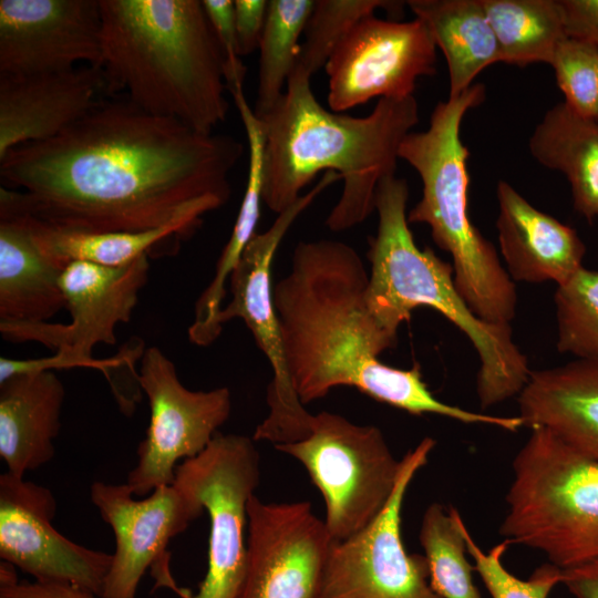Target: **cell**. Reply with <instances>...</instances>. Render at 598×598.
Returning <instances> with one entry per match:
<instances>
[{
	"mask_svg": "<svg viewBox=\"0 0 598 598\" xmlns=\"http://www.w3.org/2000/svg\"><path fill=\"white\" fill-rule=\"evenodd\" d=\"M550 65L565 102L579 115L598 121V47L567 37Z\"/></svg>",
	"mask_w": 598,
	"mask_h": 598,
	"instance_id": "34",
	"label": "cell"
},
{
	"mask_svg": "<svg viewBox=\"0 0 598 598\" xmlns=\"http://www.w3.org/2000/svg\"><path fill=\"white\" fill-rule=\"evenodd\" d=\"M561 584L574 598H598V560L563 569Z\"/></svg>",
	"mask_w": 598,
	"mask_h": 598,
	"instance_id": "39",
	"label": "cell"
},
{
	"mask_svg": "<svg viewBox=\"0 0 598 598\" xmlns=\"http://www.w3.org/2000/svg\"><path fill=\"white\" fill-rule=\"evenodd\" d=\"M64 399V385L53 371L0 382V456L8 473L24 477L53 458Z\"/></svg>",
	"mask_w": 598,
	"mask_h": 598,
	"instance_id": "22",
	"label": "cell"
},
{
	"mask_svg": "<svg viewBox=\"0 0 598 598\" xmlns=\"http://www.w3.org/2000/svg\"><path fill=\"white\" fill-rule=\"evenodd\" d=\"M461 529L466 543L467 555L473 560V569L480 575L492 598H548L553 588L561 584L563 569L548 563L537 567L528 579L523 580L511 574L502 558L511 545L503 540L484 551L461 519Z\"/></svg>",
	"mask_w": 598,
	"mask_h": 598,
	"instance_id": "33",
	"label": "cell"
},
{
	"mask_svg": "<svg viewBox=\"0 0 598 598\" xmlns=\"http://www.w3.org/2000/svg\"><path fill=\"white\" fill-rule=\"evenodd\" d=\"M406 1L390 0H316L300 44L298 64L312 76L324 68L347 34L364 18L378 10L401 18Z\"/></svg>",
	"mask_w": 598,
	"mask_h": 598,
	"instance_id": "31",
	"label": "cell"
},
{
	"mask_svg": "<svg viewBox=\"0 0 598 598\" xmlns=\"http://www.w3.org/2000/svg\"><path fill=\"white\" fill-rule=\"evenodd\" d=\"M315 0H270L259 43L258 90L254 112L267 115L282 96L298 63L299 40Z\"/></svg>",
	"mask_w": 598,
	"mask_h": 598,
	"instance_id": "29",
	"label": "cell"
},
{
	"mask_svg": "<svg viewBox=\"0 0 598 598\" xmlns=\"http://www.w3.org/2000/svg\"><path fill=\"white\" fill-rule=\"evenodd\" d=\"M557 349L598 362V270L580 268L554 295Z\"/></svg>",
	"mask_w": 598,
	"mask_h": 598,
	"instance_id": "32",
	"label": "cell"
},
{
	"mask_svg": "<svg viewBox=\"0 0 598 598\" xmlns=\"http://www.w3.org/2000/svg\"><path fill=\"white\" fill-rule=\"evenodd\" d=\"M332 174H324L317 185L301 195L261 234H256L244 249L229 277L231 298L220 310L218 320L239 318L251 331L257 346L272 370L267 389L268 415L254 432L255 441L277 444L293 443L309 435L315 414L301 403L292 385L276 315L271 286V266L286 233L307 207L331 184Z\"/></svg>",
	"mask_w": 598,
	"mask_h": 598,
	"instance_id": "10",
	"label": "cell"
},
{
	"mask_svg": "<svg viewBox=\"0 0 598 598\" xmlns=\"http://www.w3.org/2000/svg\"><path fill=\"white\" fill-rule=\"evenodd\" d=\"M513 461L499 534L539 550L560 569L598 560V461L544 427Z\"/></svg>",
	"mask_w": 598,
	"mask_h": 598,
	"instance_id": "7",
	"label": "cell"
},
{
	"mask_svg": "<svg viewBox=\"0 0 598 598\" xmlns=\"http://www.w3.org/2000/svg\"><path fill=\"white\" fill-rule=\"evenodd\" d=\"M566 34L598 47V0H560Z\"/></svg>",
	"mask_w": 598,
	"mask_h": 598,
	"instance_id": "38",
	"label": "cell"
},
{
	"mask_svg": "<svg viewBox=\"0 0 598 598\" xmlns=\"http://www.w3.org/2000/svg\"><path fill=\"white\" fill-rule=\"evenodd\" d=\"M328 105L343 112L373 97L412 96L421 76L436 72V45L424 22L361 20L326 64Z\"/></svg>",
	"mask_w": 598,
	"mask_h": 598,
	"instance_id": "14",
	"label": "cell"
},
{
	"mask_svg": "<svg viewBox=\"0 0 598 598\" xmlns=\"http://www.w3.org/2000/svg\"><path fill=\"white\" fill-rule=\"evenodd\" d=\"M298 63L285 92L261 120L265 128L262 203L280 214L320 172L341 176L343 188L327 217L332 231L361 224L374 210L379 182L395 174L399 148L419 122L415 97L379 99L362 117L324 109Z\"/></svg>",
	"mask_w": 598,
	"mask_h": 598,
	"instance_id": "3",
	"label": "cell"
},
{
	"mask_svg": "<svg viewBox=\"0 0 598 598\" xmlns=\"http://www.w3.org/2000/svg\"><path fill=\"white\" fill-rule=\"evenodd\" d=\"M100 0H1L0 74L101 64Z\"/></svg>",
	"mask_w": 598,
	"mask_h": 598,
	"instance_id": "17",
	"label": "cell"
},
{
	"mask_svg": "<svg viewBox=\"0 0 598 598\" xmlns=\"http://www.w3.org/2000/svg\"><path fill=\"white\" fill-rule=\"evenodd\" d=\"M369 274L357 250L331 239L299 241L290 271L272 289L288 372L301 403L338 386L413 415L437 414L467 424L511 431L512 416L476 413L437 400L420 367L403 370L380 361L396 339L367 303Z\"/></svg>",
	"mask_w": 598,
	"mask_h": 598,
	"instance_id": "2",
	"label": "cell"
},
{
	"mask_svg": "<svg viewBox=\"0 0 598 598\" xmlns=\"http://www.w3.org/2000/svg\"><path fill=\"white\" fill-rule=\"evenodd\" d=\"M406 6L424 22L445 56L450 96L466 91L484 69L501 62L483 0H409Z\"/></svg>",
	"mask_w": 598,
	"mask_h": 598,
	"instance_id": "26",
	"label": "cell"
},
{
	"mask_svg": "<svg viewBox=\"0 0 598 598\" xmlns=\"http://www.w3.org/2000/svg\"><path fill=\"white\" fill-rule=\"evenodd\" d=\"M268 10L267 0H235L234 14L240 55L259 48Z\"/></svg>",
	"mask_w": 598,
	"mask_h": 598,
	"instance_id": "37",
	"label": "cell"
},
{
	"mask_svg": "<svg viewBox=\"0 0 598 598\" xmlns=\"http://www.w3.org/2000/svg\"><path fill=\"white\" fill-rule=\"evenodd\" d=\"M148 272V256L122 267L71 262L60 278L70 323L0 322V333L11 343L32 341L50 348L61 355L66 369L91 368L109 375L114 369L134 364L145 350L143 341L135 339L113 358L92 357L97 344H115V329L130 322Z\"/></svg>",
	"mask_w": 598,
	"mask_h": 598,
	"instance_id": "9",
	"label": "cell"
},
{
	"mask_svg": "<svg viewBox=\"0 0 598 598\" xmlns=\"http://www.w3.org/2000/svg\"><path fill=\"white\" fill-rule=\"evenodd\" d=\"M243 153L231 135L103 100L54 137L0 159V205L69 230L155 229L224 206Z\"/></svg>",
	"mask_w": 598,
	"mask_h": 598,
	"instance_id": "1",
	"label": "cell"
},
{
	"mask_svg": "<svg viewBox=\"0 0 598 598\" xmlns=\"http://www.w3.org/2000/svg\"><path fill=\"white\" fill-rule=\"evenodd\" d=\"M246 571L238 598H318L332 544L309 502L248 504Z\"/></svg>",
	"mask_w": 598,
	"mask_h": 598,
	"instance_id": "16",
	"label": "cell"
},
{
	"mask_svg": "<svg viewBox=\"0 0 598 598\" xmlns=\"http://www.w3.org/2000/svg\"><path fill=\"white\" fill-rule=\"evenodd\" d=\"M0 208L21 215L40 250L62 270L75 261L122 267L154 256L168 240L190 237L206 215L192 212L150 230L87 233L51 226L9 206Z\"/></svg>",
	"mask_w": 598,
	"mask_h": 598,
	"instance_id": "25",
	"label": "cell"
},
{
	"mask_svg": "<svg viewBox=\"0 0 598 598\" xmlns=\"http://www.w3.org/2000/svg\"><path fill=\"white\" fill-rule=\"evenodd\" d=\"M461 519L455 507L440 503H432L423 514L420 543L429 564L430 584L442 598H482L473 581V565L466 558Z\"/></svg>",
	"mask_w": 598,
	"mask_h": 598,
	"instance_id": "30",
	"label": "cell"
},
{
	"mask_svg": "<svg viewBox=\"0 0 598 598\" xmlns=\"http://www.w3.org/2000/svg\"><path fill=\"white\" fill-rule=\"evenodd\" d=\"M275 448L300 462L321 493L323 519L333 542L359 533L389 502L402 467L381 430L358 425L342 415H315L303 440Z\"/></svg>",
	"mask_w": 598,
	"mask_h": 598,
	"instance_id": "8",
	"label": "cell"
},
{
	"mask_svg": "<svg viewBox=\"0 0 598 598\" xmlns=\"http://www.w3.org/2000/svg\"><path fill=\"white\" fill-rule=\"evenodd\" d=\"M435 444L424 437L403 456L395 488L371 524L332 542L318 598H442L430 584L426 557L408 554L401 536L406 491Z\"/></svg>",
	"mask_w": 598,
	"mask_h": 598,
	"instance_id": "12",
	"label": "cell"
},
{
	"mask_svg": "<svg viewBox=\"0 0 598 598\" xmlns=\"http://www.w3.org/2000/svg\"><path fill=\"white\" fill-rule=\"evenodd\" d=\"M224 60V73L230 94L244 91L246 66L241 61L237 39L234 1L202 0Z\"/></svg>",
	"mask_w": 598,
	"mask_h": 598,
	"instance_id": "35",
	"label": "cell"
},
{
	"mask_svg": "<svg viewBox=\"0 0 598 598\" xmlns=\"http://www.w3.org/2000/svg\"><path fill=\"white\" fill-rule=\"evenodd\" d=\"M485 99L482 83L434 107L429 127L402 141L399 158L422 182V196L409 212V224H426L434 243L452 256L456 288L470 309L491 323H509L516 313V286L493 244L468 215V151L461 140L464 115Z\"/></svg>",
	"mask_w": 598,
	"mask_h": 598,
	"instance_id": "6",
	"label": "cell"
},
{
	"mask_svg": "<svg viewBox=\"0 0 598 598\" xmlns=\"http://www.w3.org/2000/svg\"><path fill=\"white\" fill-rule=\"evenodd\" d=\"M408 199L405 179L394 174L379 182L374 198L378 228L368 251L367 303L371 315L396 339L399 327L414 309L437 310L465 333L478 354L476 393L481 408L518 395L532 370L513 340L511 324L478 318L456 288L453 266L432 249L417 247L409 227Z\"/></svg>",
	"mask_w": 598,
	"mask_h": 598,
	"instance_id": "5",
	"label": "cell"
},
{
	"mask_svg": "<svg viewBox=\"0 0 598 598\" xmlns=\"http://www.w3.org/2000/svg\"><path fill=\"white\" fill-rule=\"evenodd\" d=\"M90 497L115 536L104 598H135L145 571L204 508L174 483L135 498L130 486L94 482Z\"/></svg>",
	"mask_w": 598,
	"mask_h": 598,
	"instance_id": "18",
	"label": "cell"
},
{
	"mask_svg": "<svg viewBox=\"0 0 598 598\" xmlns=\"http://www.w3.org/2000/svg\"><path fill=\"white\" fill-rule=\"evenodd\" d=\"M245 127L248 146V174L245 194L230 237L217 260L210 283L195 303L189 334L203 342L217 340L223 331L218 317L226 297V283L251 238L260 215L264 192L266 135L264 124L250 107L244 91L231 94Z\"/></svg>",
	"mask_w": 598,
	"mask_h": 598,
	"instance_id": "24",
	"label": "cell"
},
{
	"mask_svg": "<svg viewBox=\"0 0 598 598\" xmlns=\"http://www.w3.org/2000/svg\"><path fill=\"white\" fill-rule=\"evenodd\" d=\"M17 213L0 209V322H47L65 308L62 274Z\"/></svg>",
	"mask_w": 598,
	"mask_h": 598,
	"instance_id": "23",
	"label": "cell"
},
{
	"mask_svg": "<svg viewBox=\"0 0 598 598\" xmlns=\"http://www.w3.org/2000/svg\"><path fill=\"white\" fill-rule=\"evenodd\" d=\"M107 94L213 133L226 120L224 60L199 0H100Z\"/></svg>",
	"mask_w": 598,
	"mask_h": 598,
	"instance_id": "4",
	"label": "cell"
},
{
	"mask_svg": "<svg viewBox=\"0 0 598 598\" xmlns=\"http://www.w3.org/2000/svg\"><path fill=\"white\" fill-rule=\"evenodd\" d=\"M497 39L501 62L551 63L567 38L560 0H483Z\"/></svg>",
	"mask_w": 598,
	"mask_h": 598,
	"instance_id": "28",
	"label": "cell"
},
{
	"mask_svg": "<svg viewBox=\"0 0 598 598\" xmlns=\"http://www.w3.org/2000/svg\"><path fill=\"white\" fill-rule=\"evenodd\" d=\"M56 501L48 487L0 475V557L35 581L66 584L102 596L112 554L79 545L52 524Z\"/></svg>",
	"mask_w": 598,
	"mask_h": 598,
	"instance_id": "15",
	"label": "cell"
},
{
	"mask_svg": "<svg viewBox=\"0 0 598 598\" xmlns=\"http://www.w3.org/2000/svg\"><path fill=\"white\" fill-rule=\"evenodd\" d=\"M137 383L147 396L151 417L137 461L126 484L136 497L174 483L177 462L200 454L228 420V388L193 391L179 380L174 362L158 348L141 357Z\"/></svg>",
	"mask_w": 598,
	"mask_h": 598,
	"instance_id": "13",
	"label": "cell"
},
{
	"mask_svg": "<svg viewBox=\"0 0 598 598\" xmlns=\"http://www.w3.org/2000/svg\"><path fill=\"white\" fill-rule=\"evenodd\" d=\"M517 401L524 426L547 429L598 461V362L532 371Z\"/></svg>",
	"mask_w": 598,
	"mask_h": 598,
	"instance_id": "21",
	"label": "cell"
},
{
	"mask_svg": "<svg viewBox=\"0 0 598 598\" xmlns=\"http://www.w3.org/2000/svg\"><path fill=\"white\" fill-rule=\"evenodd\" d=\"M532 156L568 179L575 209L598 217V121L584 117L565 101L549 109L529 137Z\"/></svg>",
	"mask_w": 598,
	"mask_h": 598,
	"instance_id": "27",
	"label": "cell"
},
{
	"mask_svg": "<svg viewBox=\"0 0 598 598\" xmlns=\"http://www.w3.org/2000/svg\"><path fill=\"white\" fill-rule=\"evenodd\" d=\"M0 598H104L66 584L18 581L13 566L2 563L0 568Z\"/></svg>",
	"mask_w": 598,
	"mask_h": 598,
	"instance_id": "36",
	"label": "cell"
},
{
	"mask_svg": "<svg viewBox=\"0 0 598 598\" xmlns=\"http://www.w3.org/2000/svg\"><path fill=\"white\" fill-rule=\"evenodd\" d=\"M496 196L499 249L513 281L560 286L584 267L586 247L574 228L535 208L505 181Z\"/></svg>",
	"mask_w": 598,
	"mask_h": 598,
	"instance_id": "20",
	"label": "cell"
},
{
	"mask_svg": "<svg viewBox=\"0 0 598 598\" xmlns=\"http://www.w3.org/2000/svg\"><path fill=\"white\" fill-rule=\"evenodd\" d=\"M255 442L218 432L200 454L176 468L174 484L209 517L207 573L189 598H238L246 571L248 504L260 478Z\"/></svg>",
	"mask_w": 598,
	"mask_h": 598,
	"instance_id": "11",
	"label": "cell"
},
{
	"mask_svg": "<svg viewBox=\"0 0 598 598\" xmlns=\"http://www.w3.org/2000/svg\"><path fill=\"white\" fill-rule=\"evenodd\" d=\"M107 93L100 66L33 75L0 74V159L12 148L60 134Z\"/></svg>",
	"mask_w": 598,
	"mask_h": 598,
	"instance_id": "19",
	"label": "cell"
}]
</instances>
